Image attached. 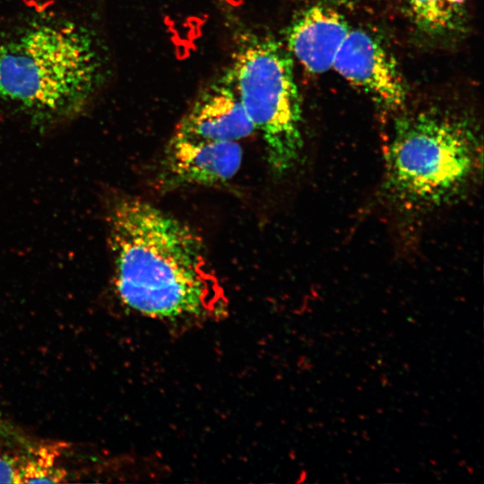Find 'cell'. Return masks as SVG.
Returning <instances> with one entry per match:
<instances>
[{
  "label": "cell",
  "mask_w": 484,
  "mask_h": 484,
  "mask_svg": "<svg viewBox=\"0 0 484 484\" xmlns=\"http://www.w3.org/2000/svg\"><path fill=\"white\" fill-rule=\"evenodd\" d=\"M349 31L340 13L327 5L315 4L291 23L287 33L288 50L307 71L321 73L332 68Z\"/></svg>",
  "instance_id": "cell-8"
},
{
  "label": "cell",
  "mask_w": 484,
  "mask_h": 484,
  "mask_svg": "<svg viewBox=\"0 0 484 484\" xmlns=\"http://www.w3.org/2000/svg\"><path fill=\"white\" fill-rule=\"evenodd\" d=\"M0 483H20V462L0 454Z\"/></svg>",
  "instance_id": "cell-11"
},
{
  "label": "cell",
  "mask_w": 484,
  "mask_h": 484,
  "mask_svg": "<svg viewBox=\"0 0 484 484\" xmlns=\"http://www.w3.org/2000/svg\"><path fill=\"white\" fill-rule=\"evenodd\" d=\"M102 69L93 39L82 26L33 24L0 46V99L32 118H66L90 101Z\"/></svg>",
  "instance_id": "cell-2"
},
{
  "label": "cell",
  "mask_w": 484,
  "mask_h": 484,
  "mask_svg": "<svg viewBox=\"0 0 484 484\" xmlns=\"http://www.w3.org/2000/svg\"><path fill=\"white\" fill-rule=\"evenodd\" d=\"M229 72L247 116L262 134L271 169L282 176L303 149L291 54L270 36L247 33L238 44Z\"/></svg>",
  "instance_id": "cell-4"
},
{
  "label": "cell",
  "mask_w": 484,
  "mask_h": 484,
  "mask_svg": "<svg viewBox=\"0 0 484 484\" xmlns=\"http://www.w3.org/2000/svg\"><path fill=\"white\" fill-rule=\"evenodd\" d=\"M451 5L460 4L465 0H446Z\"/></svg>",
  "instance_id": "cell-12"
},
{
  "label": "cell",
  "mask_w": 484,
  "mask_h": 484,
  "mask_svg": "<svg viewBox=\"0 0 484 484\" xmlns=\"http://www.w3.org/2000/svg\"><path fill=\"white\" fill-rule=\"evenodd\" d=\"M107 224L115 287L126 307L169 320L220 313L222 289L190 227L131 196L111 202Z\"/></svg>",
  "instance_id": "cell-1"
},
{
  "label": "cell",
  "mask_w": 484,
  "mask_h": 484,
  "mask_svg": "<svg viewBox=\"0 0 484 484\" xmlns=\"http://www.w3.org/2000/svg\"><path fill=\"white\" fill-rule=\"evenodd\" d=\"M332 67L379 104L393 109L404 104L406 91L394 60L365 30H350Z\"/></svg>",
  "instance_id": "cell-5"
},
{
  "label": "cell",
  "mask_w": 484,
  "mask_h": 484,
  "mask_svg": "<svg viewBox=\"0 0 484 484\" xmlns=\"http://www.w3.org/2000/svg\"><path fill=\"white\" fill-rule=\"evenodd\" d=\"M417 25L427 32L439 33L454 24L453 5L446 0H408Z\"/></svg>",
  "instance_id": "cell-10"
},
{
  "label": "cell",
  "mask_w": 484,
  "mask_h": 484,
  "mask_svg": "<svg viewBox=\"0 0 484 484\" xmlns=\"http://www.w3.org/2000/svg\"><path fill=\"white\" fill-rule=\"evenodd\" d=\"M254 131L229 70L198 95L173 136L194 141L238 142Z\"/></svg>",
  "instance_id": "cell-6"
},
{
  "label": "cell",
  "mask_w": 484,
  "mask_h": 484,
  "mask_svg": "<svg viewBox=\"0 0 484 484\" xmlns=\"http://www.w3.org/2000/svg\"><path fill=\"white\" fill-rule=\"evenodd\" d=\"M238 142L194 141L173 136L164 151L161 175L169 186H217L230 180L242 162Z\"/></svg>",
  "instance_id": "cell-7"
},
{
  "label": "cell",
  "mask_w": 484,
  "mask_h": 484,
  "mask_svg": "<svg viewBox=\"0 0 484 484\" xmlns=\"http://www.w3.org/2000/svg\"><path fill=\"white\" fill-rule=\"evenodd\" d=\"M480 142L459 117L421 112L398 119L385 158V187L410 204L440 205L459 194L480 161Z\"/></svg>",
  "instance_id": "cell-3"
},
{
  "label": "cell",
  "mask_w": 484,
  "mask_h": 484,
  "mask_svg": "<svg viewBox=\"0 0 484 484\" xmlns=\"http://www.w3.org/2000/svg\"><path fill=\"white\" fill-rule=\"evenodd\" d=\"M61 448L60 444L41 446L25 462H20V483L65 481V471L56 464Z\"/></svg>",
  "instance_id": "cell-9"
}]
</instances>
